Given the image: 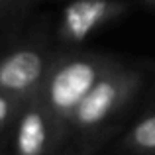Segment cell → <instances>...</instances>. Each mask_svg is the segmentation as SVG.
Segmentation results:
<instances>
[{
  "instance_id": "1",
  "label": "cell",
  "mask_w": 155,
  "mask_h": 155,
  "mask_svg": "<svg viewBox=\"0 0 155 155\" xmlns=\"http://www.w3.org/2000/svg\"><path fill=\"white\" fill-rule=\"evenodd\" d=\"M141 88L143 73L118 61L100 77L98 83L73 110L69 118L71 134L88 137L114 130L112 122L137 98Z\"/></svg>"
},
{
  "instance_id": "2",
  "label": "cell",
  "mask_w": 155,
  "mask_h": 155,
  "mask_svg": "<svg viewBox=\"0 0 155 155\" xmlns=\"http://www.w3.org/2000/svg\"><path fill=\"white\" fill-rule=\"evenodd\" d=\"M118 59L94 51H61L53 55L39 98L69 124L73 110Z\"/></svg>"
},
{
  "instance_id": "3",
  "label": "cell",
  "mask_w": 155,
  "mask_h": 155,
  "mask_svg": "<svg viewBox=\"0 0 155 155\" xmlns=\"http://www.w3.org/2000/svg\"><path fill=\"white\" fill-rule=\"evenodd\" d=\"M8 136L10 155H59L71 128L39 96H34L24 102Z\"/></svg>"
},
{
  "instance_id": "4",
  "label": "cell",
  "mask_w": 155,
  "mask_h": 155,
  "mask_svg": "<svg viewBox=\"0 0 155 155\" xmlns=\"http://www.w3.org/2000/svg\"><path fill=\"white\" fill-rule=\"evenodd\" d=\"M55 53L39 39H24L0 51V88L20 100L39 94Z\"/></svg>"
},
{
  "instance_id": "5",
  "label": "cell",
  "mask_w": 155,
  "mask_h": 155,
  "mask_svg": "<svg viewBox=\"0 0 155 155\" xmlns=\"http://www.w3.org/2000/svg\"><path fill=\"white\" fill-rule=\"evenodd\" d=\"M128 10V0H71L59 16L57 38L63 45L77 47L126 16Z\"/></svg>"
},
{
  "instance_id": "6",
  "label": "cell",
  "mask_w": 155,
  "mask_h": 155,
  "mask_svg": "<svg viewBox=\"0 0 155 155\" xmlns=\"http://www.w3.org/2000/svg\"><path fill=\"white\" fill-rule=\"evenodd\" d=\"M122 147L132 155H155V108L128 130L122 137Z\"/></svg>"
},
{
  "instance_id": "7",
  "label": "cell",
  "mask_w": 155,
  "mask_h": 155,
  "mask_svg": "<svg viewBox=\"0 0 155 155\" xmlns=\"http://www.w3.org/2000/svg\"><path fill=\"white\" fill-rule=\"evenodd\" d=\"M24 102L26 100H20L14 94L0 88V134H8V130L12 128L14 120L18 118Z\"/></svg>"
},
{
  "instance_id": "8",
  "label": "cell",
  "mask_w": 155,
  "mask_h": 155,
  "mask_svg": "<svg viewBox=\"0 0 155 155\" xmlns=\"http://www.w3.org/2000/svg\"><path fill=\"white\" fill-rule=\"evenodd\" d=\"M114 134V130H108V132L96 134V136H88V137H81V141L77 145L69 149H63L59 155H96L98 149L108 141V137Z\"/></svg>"
},
{
  "instance_id": "9",
  "label": "cell",
  "mask_w": 155,
  "mask_h": 155,
  "mask_svg": "<svg viewBox=\"0 0 155 155\" xmlns=\"http://www.w3.org/2000/svg\"><path fill=\"white\" fill-rule=\"evenodd\" d=\"M28 2L30 0H0V24H6L16 14H20Z\"/></svg>"
},
{
  "instance_id": "10",
  "label": "cell",
  "mask_w": 155,
  "mask_h": 155,
  "mask_svg": "<svg viewBox=\"0 0 155 155\" xmlns=\"http://www.w3.org/2000/svg\"><path fill=\"white\" fill-rule=\"evenodd\" d=\"M0 155H10V151H8L6 145H0Z\"/></svg>"
},
{
  "instance_id": "11",
  "label": "cell",
  "mask_w": 155,
  "mask_h": 155,
  "mask_svg": "<svg viewBox=\"0 0 155 155\" xmlns=\"http://www.w3.org/2000/svg\"><path fill=\"white\" fill-rule=\"evenodd\" d=\"M141 2H145L147 6H153V8H155V0H141Z\"/></svg>"
},
{
  "instance_id": "12",
  "label": "cell",
  "mask_w": 155,
  "mask_h": 155,
  "mask_svg": "<svg viewBox=\"0 0 155 155\" xmlns=\"http://www.w3.org/2000/svg\"><path fill=\"white\" fill-rule=\"evenodd\" d=\"M149 67H151V69H155V63H149Z\"/></svg>"
}]
</instances>
